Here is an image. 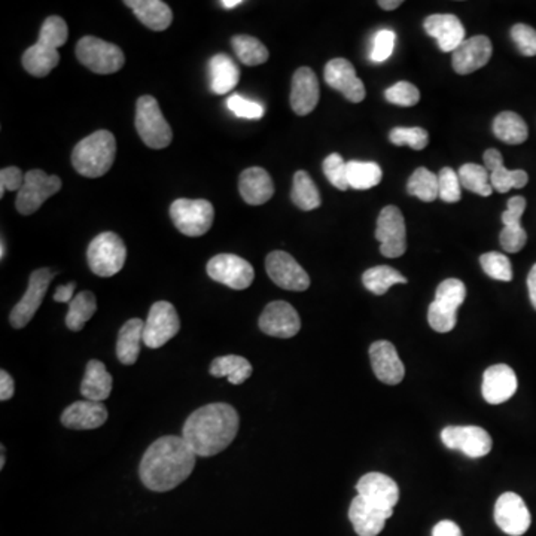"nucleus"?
Listing matches in <instances>:
<instances>
[{"label":"nucleus","mask_w":536,"mask_h":536,"mask_svg":"<svg viewBox=\"0 0 536 536\" xmlns=\"http://www.w3.org/2000/svg\"><path fill=\"white\" fill-rule=\"evenodd\" d=\"M195 461L197 455L185 439L167 435L148 447L139 466V475L149 490L169 492L190 477Z\"/></svg>","instance_id":"obj_1"},{"label":"nucleus","mask_w":536,"mask_h":536,"mask_svg":"<svg viewBox=\"0 0 536 536\" xmlns=\"http://www.w3.org/2000/svg\"><path fill=\"white\" fill-rule=\"evenodd\" d=\"M239 425V414L233 405L208 404L186 419L182 438L197 456H215L234 441Z\"/></svg>","instance_id":"obj_2"},{"label":"nucleus","mask_w":536,"mask_h":536,"mask_svg":"<svg viewBox=\"0 0 536 536\" xmlns=\"http://www.w3.org/2000/svg\"><path fill=\"white\" fill-rule=\"evenodd\" d=\"M69 29L62 17L51 15L40 27L39 39L22 54V66L36 78L49 75L60 62L57 49L66 44Z\"/></svg>","instance_id":"obj_3"},{"label":"nucleus","mask_w":536,"mask_h":536,"mask_svg":"<svg viewBox=\"0 0 536 536\" xmlns=\"http://www.w3.org/2000/svg\"><path fill=\"white\" fill-rule=\"evenodd\" d=\"M116 140L107 130H98L82 139L72 152V165L85 178H100L115 161Z\"/></svg>","instance_id":"obj_4"},{"label":"nucleus","mask_w":536,"mask_h":536,"mask_svg":"<svg viewBox=\"0 0 536 536\" xmlns=\"http://www.w3.org/2000/svg\"><path fill=\"white\" fill-rule=\"evenodd\" d=\"M466 298V288L459 279L441 282L435 293V300L428 311V322L437 333H450L457 324V311Z\"/></svg>","instance_id":"obj_5"},{"label":"nucleus","mask_w":536,"mask_h":536,"mask_svg":"<svg viewBox=\"0 0 536 536\" xmlns=\"http://www.w3.org/2000/svg\"><path fill=\"white\" fill-rule=\"evenodd\" d=\"M127 259V248L120 235L102 233L94 237L87 249L89 270L100 277H112L120 273Z\"/></svg>","instance_id":"obj_6"},{"label":"nucleus","mask_w":536,"mask_h":536,"mask_svg":"<svg viewBox=\"0 0 536 536\" xmlns=\"http://www.w3.org/2000/svg\"><path fill=\"white\" fill-rule=\"evenodd\" d=\"M136 130L143 143L152 149L167 148L174 139L169 123L152 96H142L136 103Z\"/></svg>","instance_id":"obj_7"},{"label":"nucleus","mask_w":536,"mask_h":536,"mask_svg":"<svg viewBox=\"0 0 536 536\" xmlns=\"http://www.w3.org/2000/svg\"><path fill=\"white\" fill-rule=\"evenodd\" d=\"M76 57L87 69L100 75L115 73L125 63L120 47L94 36H85L76 44Z\"/></svg>","instance_id":"obj_8"},{"label":"nucleus","mask_w":536,"mask_h":536,"mask_svg":"<svg viewBox=\"0 0 536 536\" xmlns=\"http://www.w3.org/2000/svg\"><path fill=\"white\" fill-rule=\"evenodd\" d=\"M174 226L188 237H200L212 228L215 208L208 200L179 199L170 206Z\"/></svg>","instance_id":"obj_9"},{"label":"nucleus","mask_w":536,"mask_h":536,"mask_svg":"<svg viewBox=\"0 0 536 536\" xmlns=\"http://www.w3.org/2000/svg\"><path fill=\"white\" fill-rule=\"evenodd\" d=\"M62 179L58 176H49L42 170L27 172L24 185L18 191L15 200L18 212L24 217L33 215L49 197L62 190Z\"/></svg>","instance_id":"obj_10"},{"label":"nucleus","mask_w":536,"mask_h":536,"mask_svg":"<svg viewBox=\"0 0 536 536\" xmlns=\"http://www.w3.org/2000/svg\"><path fill=\"white\" fill-rule=\"evenodd\" d=\"M376 239L381 243L380 252L383 257H403L407 251L405 221L396 206H386L381 208L377 219Z\"/></svg>","instance_id":"obj_11"},{"label":"nucleus","mask_w":536,"mask_h":536,"mask_svg":"<svg viewBox=\"0 0 536 536\" xmlns=\"http://www.w3.org/2000/svg\"><path fill=\"white\" fill-rule=\"evenodd\" d=\"M181 320L178 311L169 302H157L149 311L145 329H143V345L149 349H158L179 333Z\"/></svg>","instance_id":"obj_12"},{"label":"nucleus","mask_w":536,"mask_h":536,"mask_svg":"<svg viewBox=\"0 0 536 536\" xmlns=\"http://www.w3.org/2000/svg\"><path fill=\"white\" fill-rule=\"evenodd\" d=\"M208 275L217 284L235 291H243L252 285L255 271L251 262L233 253H221L208 262Z\"/></svg>","instance_id":"obj_13"},{"label":"nucleus","mask_w":536,"mask_h":536,"mask_svg":"<svg viewBox=\"0 0 536 536\" xmlns=\"http://www.w3.org/2000/svg\"><path fill=\"white\" fill-rule=\"evenodd\" d=\"M53 277L54 273L49 268H39V270L31 273L26 294L15 304L11 315H9V322H11L13 328H24L33 319L36 311H39L42 300H44L45 294L48 291Z\"/></svg>","instance_id":"obj_14"},{"label":"nucleus","mask_w":536,"mask_h":536,"mask_svg":"<svg viewBox=\"0 0 536 536\" xmlns=\"http://www.w3.org/2000/svg\"><path fill=\"white\" fill-rule=\"evenodd\" d=\"M441 441L450 450H461L472 459L484 457L492 450V437L480 426H447L441 430Z\"/></svg>","instance_id":"obj_15"},{"label":"nucleus","mask_w":536,"mask_h":536,"mask_svg":"<svg viewBox=\"0 0 536 536\" xmlns=\"http://www.w3.org/2000/svg\"><path fill=\"white\" fill-rule=\"evenodd\" d=\"M267 275L279 288L302 293L311 286V277L295 258L284 251L268 253L266 259Z\"/></svg>","instance_id":"obj_16"},{"label":"nucleus","mask_w":536,"mask_h":536,"mask_svg":"<svg viewBox=\"0 0 536 536\" xmlns=\"http://www.w3.org/2000/svg\"><path fill=\"white\" fill-rule=\"evenodd\" d=\"M495 522L506 535L522 536L531 528L532 517L522 497L506 492L498 498L495 504Z\"/></svg>","instance_id":"obj_17"},{"label":"nucleus","mask_w":536,"mask_h":536,"mask_svg":"<svg viewBox=\"0 0 536 536\" xmlns=\"http://www.w3.org/2000/svg\"><path fill=\"white\" fill-rule=\"evenodd\" d=\"M259 329L271 337L293 338L300 333L302 320L289 302H273L262 311Z\"/></svg>","instance_id":"obj_18"},{"label":"nucleus","mask_w":536,"mask_h":536,"mask_svg":"<svg viewBox=\"0 0 536 536\" xmlns=\"http://www.w3.org/2000/svg\"><path fill=\"white\" fill-rule=\"evenodd\" d=\"M325 82L337 89L352 103L362 102L367 91L362 81L356 76L355 67L346 58H334L325 66Z\"/></svg>","instance_id":"obj_19"},{"label":"nucleus","mask_w":536,"mask_h":536,"mask_svg":"<svg viewBox=\"0 0 536 536\" xmlns=\"http://www.w3.org/2000/svg\"><path fill=\"white\" fill-rule=\"evenodd\" d=\"M356 492L368 504L381 508L394 510L399 499L398 484L389 475L381 472H368L356 484Z\"/></svg>","instance_id":"obj_20"},{"label":"nucleus","mask_w":536,"mask_h":536,"mask_svg":"<svg viewBox=\"0 0 536 536\" xmlns=\"http://www.w3.org/2000/svg\"><path fill=\"white\" fill-rule=\"evenodd\" d=\"M370 361L377 379L385 385H399L405 376V368L394 345L386 340L372 343L370 346Z\"/></svg>","instance_id":"obj_21"},{"label":"nucleus","mask_w":536,"mask_h":536,"mask_svg":"<svg viewBox=\"0 0 536 536\" xmlns=\"http://www.w3.org/2000/svg\"><path fill=\"white\" fill-rule=\"evenodd\" d=\"M492 42L488 36L479 35L464 40L453 54V69L459 75H468L488 64L492 57Z\"/></svg>","instance_id":"obj_22"},{"label":"nucleus","mask_w":536,"mask_h":536,"mask_svg":"<svg viewBox=\"0 0 536 536\" xmlns=\"http://www.w3.org/2000/svg\"><path fill=\"white\" fill-rule=\"evenodd\" d=\"M517 376L506 363L489 367L483 374V398L492 405L506 403L517 392Z\"/></svg>","instance_id":"obj_23"},{"label":"nucleus","mask_w":536,"mask_h":536,"mask_svg":"<svg viewBox=\"0 0 536 536\" xmlns=\"http://www.w3.org/2000/svg\"><path fill=\"white\" fill-rule=\"evenodd\" d=\"M426 33L438 42L443 53H455L457 47L465 40V29L461 20L452 13H434L423 22Z\"/></svg>","instance_id":"obj_24"},{"label":"nucleus","mask_w":536,"mask_h":536,"mask_svg":"<svg viewBox=\"0 0 536 536\" xmlns=\"http://www.w3.org/2000/svg\"><path fill=\"white\" fill-rule=\"evenodd\" d=\"M319 82L311 67H300L293 78L291 107L297 115H309L319 103Z\"/></svg>","instance_id":"obj_25"},{"label":"nucleus","mask_w":536,"mask_h":536,"mask_svg":"<svg viewBox=\"0 0 536 536\" xmlns=\"http://www.w3.org/2000/svg\"><path fill=\"white\" fill-rule=\"evenodd\" d=\"M394 515V510H381L368 504L362 498L355 497L349 508V519L359 536H377L385 528L386 520Z\"/></svg>","instance_id":"obj_26"},{"label":"nucleus","mask_w":536,"mask_h":536,"mask_svg":"<svg viewBox=\"0 0 536 536\" xmlns=\"http://www.w3.org/2000/svg\"><path fill=\"white\" fill-rule=\"evenodd\" d=\"M107 421V410L96 401H76L63 412L62 423L69 430H98Z\"/></svg>","instance_id":"obj_27"},{"label":"nucleus","mask_w":536,"mask_h":536,"mask_svg":"<svg viewBox=\"0 0 536 536\" xmlns=\"http://www.w3.org/2000/svg\"><path fill=\"white\" fill-rule=\"evenodd\" d=\"M484 167L490 174L493 190L501 194H506L513 188H524L528 183L529 176L524 170H508L504 166V158L498 149H488L483 156Z\"/></svg>","instance_id":"obj_28"},{"label":"nucleus","mask_w":536,"mask_h":536,"mask_svg":"<svg viewBox=\"0 0 536 536\" xmlns=\"http://www.w3.org/2000/svg\"><path fill=\"white\" fill-rule=\"evenodd\" d=\"M239 191L242 199L252 206L268 201L275 194V185L270 174L261 167H251L240 174Z\"/></svg>","instance_id":"obj_29"},{"label":"nucleus","mask_w":536,"mask_h":536,"mask_svg":"<svg viewBox=\"0 0 536 536\" xmlns=\"http://www.w3.org/2000/svg\"><path fill=\"white\" fill-rule=\"evenodd\" d=\"M112 376L107 372L106 365L98 359H91L85 368L84 379L81 383V394L89 401L102 403L109 398L112 392Z\"/></svg>","instance_id":"obj_30"},{"label":"nucleus","mask_w":536,"mask_h":536,"mask_svg":"<svg viewBox=\"0 0 536 536\" xmlns=\"http://www.w3.org/2000/svg\"><path fill=\"white\" fill-rule=\"evenodd\" d=\"M125 4L133 11L139 21L151 30H166L174 21L172 9L161 0H127Z\"/></svg>","instance_id":"obj_31"},{"label":"nucleus","mask_w":536,"mask_h":536,"mask_svg":"<svg viewBox=\"0 0 536 536\" xmlns=\"http://www.w3.org/2000/svg\"><path fill=\"white\" fill-rule=\"evenodd\" d=\"M145 322L142 319H130L123 325L116 342V356L123 365H133L140 355L143 343Z\"/></svg>","instance_id":"obj_32"},{"label":"nucleus","mask_w":536,"mask_h":536,"mask_svg":"<svg viewBox=\"0 0 536 536\" xmlns=\"http://www.w3.org/2000/svg\"><path fill=\"white\" fill-rule=\"evenodd\" d=\"M210 89L215 94L230 93L239 84L240 69L226 54H217L208 63Z\"/></svg>","instance_id":"obj_33"},{"label":"nucleus","mask_w":536,"mask_h":536,"mask_svg":"<svg viewBox=\"0 0 536 536\" xmlns=\"http://www.w3.org/2000/svg\"><path fill=\"white\" fill-rule=\"evenodd\" d=\"M493 133L506 145H520L528 140V124L515 112H501L493 121Z\"/></svg>","instance_id":"obj_34"},{"label":"nucleus","mask_w":536,"mask_h":536,"mask_svg":"<svg viewBox=\"0 0 536 536\" xmlns=\"http://www.w3.org/2000/svg\"><path fill=\"white\" fill-rule=\"evenodd\" d=\"M210 374L213 377H226L231 385H242L252 376V365L243 356L226 355L213 359L210 363Z\"/></svg>","instance_id":"obj_35"},{"label":"nucleus","mask_w":536,"mask_h":536,"mask_svg":"<svg viewBox=\"0 0 536 536\" xmlns=\"http://www.w3.org/2000/svg\"><path fill=\"white\" fill-rule=\"evenodd\" d=\"M98 311V300L93 293L82 291L76 294L75 298L69 302V311L66 316V327L73 331L80 333L84 329V325L93 318Z\"/></svg>","instance_id":"obj_36"},{"label":"nucleus","mask_w":536,"mask_h":536,"mask_svg":"<svg viewBox=\"0 0 536 536\" xmlns=\"http://www.w3.org/2000/svg\"><path fill=\"white\" fill-rule=\"evenodd\" d=\"M407 282V277L389 266L372 267L362 275L363 286L374 295H385L394 285H405Z\"/></svg>","instance_id":"obj_37"},{"label":"nucleus","mask_w":536,"mask_h":536,"mask_svg":"<svg viewBox=\"0 0 536 536\" xmlns=\"http://www.w3.org/2000/svg\"><path fill=\"white\" fill-rule=\"evenodd\" d=\"M291 199L298 208L311 212L320 206V195L318 186L304 170H298L294 176L293 192Z\"/></svg>","instance_id":"obj_38"},{"label":"nucleus","mask_w":536,"mask_h":536,"mask_svg":"<svg viewBox=\"0 0 536 536\" xmlns=\"http://www.w3.org/2000/svg\"><path fill=\"white\" fill-rule=\"evenodd\" d=\"M231 45L235 55L244 66H259L270 57L268 49L264 47L261 40L248 35H237L231 39Z\"/></svg>","instance_id":"obj_39"},{"label":"nucleus","mask_w":536,"mask_h":536,"mask_svg":"<svg viewBox=\"0 0 536 536\" xmlns=\"http://www.w3.org/2000/svg\"><path fill=\"white\" fill-rule=\"evenodd\" d=\"M383 174L380 166L371 161H349L347 163V181L353 190H370L380 183Z\"/></svg>","instance_id":"obj_40"},{"label":"nucleus","mask_w":536,"mask_h":536,"mask_svg":"<svg viewBox=\"0 0 536 536\" xmlns=\"http://www.w3.org/2000/svg\"><path fill=\"white\" fill-rule=\"evenodd\" d=\"M407 192L426 203L434 201L439 197L438 176L425 167H419L408 179Z\"/></svg>","instance_id":"obj_41"},{"label":"nucleus","mask_w":536,"mask_h":536,"mask_svg":"<svg viewBox=\"0 0 536 536\" xmlns=\"http://www.w3.org/2000/svg\"><path fill=\"white\" fill-rule=\"evenodd\" d=\"M459 181L461 185L471 192L489 197L493 192L492 182H490V174L484 166L468 163L464 165L459 170Z\"/></svg>","instance_id":"obj_42"},{"label":"nucleus","mask_w":536,"mask_h":536,"mask_svg":"<svg viewBox=\"0 0 536 536\" xmlns=\"http://www.w3.org/2000/svg\"><path fill=\"white\" fill-rule=\"evenodd\" d=\"M480 264L483 267L484 273L495 280L511 282L513 280V267L508 257L504 253L488 252L480 257Z\"/></svg>","instance_id":"obj_43"},{"label":"nucleus","mask_w":536,"mask_h":536,"mask_svg":"<svg viewBox=\"0 0 536 536\" xmlns=\"http://www.w3.org/2000/svg\"><path fill=\"white\" fill-rule=\"evenodd\" d=\"M390 142L396 145V147H407L413 148L414 151H421L428 147V132L421 127H396L392 130L389 133Z\"/></svg>","instance_id":"obj_44"},{"label":"nucleus","mask_w":536,"mask_h":536,"mask_svg":"<svg viewBox=\"0 0 536 536\" xmlns=\"http://www.w3.org/2000/svg\"><path fill=\"white\" fill-rule=\"evenodd\" d=\"M385 98L387 102L396 106H414L421 100V93L416 85L410 84L407 81H399L386 89Z\"/></svg>","instance_id":"obj_45"},{"label":"nucleus","mask_w":536,"mask_h":536,"mask_svg":"<svg viewBox=\"0 0 536 536\" xmlns=\"http://www.w3.org/2000/svg\"><path fill=\"white\" fill-rule=\"evenodd\" d=\"M324 174L337 190L346 191L351 188L347 181V163L337 152L325 158Z\"/></svg>","instance_id":"obj_46"},{"label":"nucleus","mask_w":536,"mask_h":536,"mask_svg":"<svg viewBox=\"0 0 536 536\" xmlns=\"http://www.w3.org/2000/svg\"><path fill=\"white\" fill-rule=\"evenodd\" d=\"M439 199L446 203H457L462 197L459 174L452 167H444L438 174Z\"/></svg>","instance_id":"obj_47"},{"label":"nucleus","mask_w":536,"mask_h":536,"mask_svg":"<svg viewBox=\"0 0 536 536\" xmlns=\"http://www.w3.org/2000/svg\"><path fill=\"white\" fill-rule=\"evenodd\" d=\"M499 242H501L502 249L506 252L517 253L526 246L528 234H526L522 224H513V225L504 226V230L501 231V235H499Z\"/></svg>","instance_id":"obj_48"},{"label":"nucleus","mask_w":536,"mask_h":536,"mask_svg":"<svg viewBox=\"0 0 536 536\" xmlns=\"http://www.w3.org/2000/svg\"><path fill=\"white\" fill-rule=\"evenodd\" d=\"M511 38L515 47L526 57L536 55V30L528 24H515L511 29Z\"/></svg>","instance_id":"obj_49"},{"label":"nucleus","mask_w":536,"mask_h":536,"mask_svg":"<svg viewBox=\"0 0 536 536\" xmlns=\"http://www.w3.org/2000/svg\"><path fill=\"white\" fill-rule=\"evenodd\" d=\"M226 105L235 115L240 118H248V120H259L264 115V107L259 103L252 102L249 98H242L239 94H233Z\"/></svg>","instance_id":"obj_50"},{"label":"nucleus","mask_w":536,"mask_h":536,"mask_svg":"<svg viewBox=\"0 0 536 536\" xmlns=\"http://www.w3.org/2000/svg\"><path fill=\"white\" fill-rule=\"evenodd\" d=\"M395 38H396V36H395L394 31L387 30V29H385V30H380L379 33H377L376 38H374V47H372V62H386V60L392 55V51H394Z\"/></svg>","instance_id":"obj_51"},{"label":"nucleus","mask_w":536,"mask_h":536,"mask_svg":"<svg viewBox=\"0 0 536 536\" xmlns=\"http://www.w3.org/2000/svg\"><path fill=\"white\" fill-rule=\"evenodd\" d=\"M26 174L18 167H4L0 172V197H4L6 191H20L24 185Z\"/></svg>","instance_id":"obj_52"},{"label":"nucleus","mask_w":536,"mask_h":536,"mask_svg":"<svg viewBox=\"0 0 536 536\" xmlns=\"http://www.w3.org/2000/svg\"><path fill=\"white\" fill-rule=\"evenodd\" d=\"M524 208H526V200L522 195H515L508 200L506 212L502 213V222L504 226L520 224L523 217Z\"/></svg>","instance_id":"obj_53"},{"label":"nucleus","mask_w":536,"mask_h":536,"mask_svg":"<svg viewBox=\"0 0 536 536\" xmlns=\"http://www.w3.org/2000/svg\"><path fill=\"white\" fill-rule=\"evenodd\" d=\"M432 536H462V531L452 520H443L435 524Z\"/></svg>","instance_id":"obj_54"},{"label":"nucleus","mask_w":536,"mask_h":536,"mask_svg":"<svg viewBox=\"0 0 536 536\" xmlns=\"http://www.w3.org/2000/svg\"><path fill=\"white\" fill-rule=\"evenodd\" d=\"M15 392V385H13V377L9 372L2 370L0 371V401H8L13 398Z\"/></svg>","instance_id":"obj_55"},{"label":"nucleus","mask_w":536,"mask_h":536,"mask_svg":"<svg viewBox=\"0 0 536 536\" xmlns=\"http://www.w3.org/2000/svg\"><path fill=\"white\" fill-rule=\"evenodd\" d=\"M75 288L76 285L72 282V284L62 285V286H58L55 289V294H54V302H71L73 298H75Z\"/></svg>","instance_id":"obj_56"},{"label":"nucleus","mask_w":536,"mask_h":536,"mask_svg":"<svg viewBox=\"0 0 536 536\" xmlns=\"http://www.w3.org/2000/svg\"><path fill=\"white\" fill-rule=\"evenodd\" d=\"M528 289L529 298H531V302H532L533 309L536 311V264L528 276Z\"/></svg>","instance_id":"obj_57"},{"label":"nucleus","mask_w":536,"mask_h":536,"mask_svg":"<svg viewBox=\"0 0 536 536\" xmlns=\"http://www.w3.org/2000/svg\"><path fill=\"white\" fill-rule=\"evenodd\" d=\"M401 4H403L401 0H380V2H379V6H380L381 9H385V11H394V9L401 6Z\"/></svg>","instance_id":"obj_58"},{"label":"nucleus","mask_w":536,"mask_h":536,"mask_svg":"<svg viewBox=\"0 0 536 536\" xmlns=\"http://www.w3.org/2000/svg\"><path fill=\"white\" fill-rule=\"evenodd\" d=\"M242 4H243L242 0H222L221 2L222 6L226 9L235 8V6H239Z\"/></svg>","instance_id":"obj_59"},{"label":"nucleus","mask_w":536,"mask_h":536,"mask_svg":"<svg viewBox=\"0 0 536 536\" xmlns=\"http://www.w3.org/2000/svg\"><path fill=\"white\" fill-rule=\"evenodd\" d=\"M4 251H6V244H4V240L2 239V242H0V259H4Z\"/></svg>","instance_id":"obj_60"},{"label":"nucleus","mask_w":536,"mask_h":536,"mask_svg":"<svg viewBox=\"0 0 536 536\" xmlns=\"http://www.w3.org/2000/svg\"><path fill=\"white\" fill-rule=\"evenodd\" d=\"M2 457H0V468H2V470H4V446H2Z\"/></svg>","instance_id":"obj_61"}]
</instances>
